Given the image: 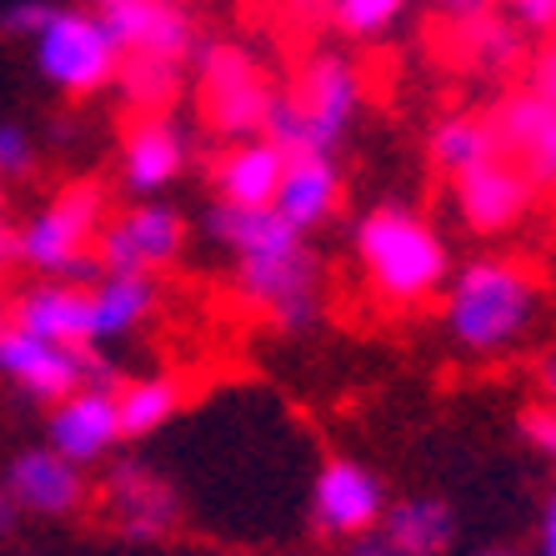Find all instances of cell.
I'll return each instance as SVG.
<instances>
[{"mask_svg":"<svg viewBox=\"0 0 556 556\" xmlns=\"http://www.w3.org/2000/svg\"><path fill=\"white\" fill-rule=\"evenodd\" d=\"M211 236L231 251L236 291L286 331H306L321 316V266L311 256L306 236L286 226L271 206H211Z\"/></svg>","mask_w":556,"mask_h":556,"instance_id":"1","label":"cell"},{"mask_svg":"<svg viewBox=\"0 0 556 556\" xmlns=\"http://www.w3.org/2000/svg\"><path fill=\"white\" fill-rule=\"evenodd\" d=\"M536 316H542V286L517 261H466L446 286V331L477 356L517 346Z\"/></svg>","mask_w":556,"mask_h":556,"instance_id":"2","label":"cell"},{"mask_svg":"<svg viewBox=\"0 0 556 556\" xmlns=\"http://www.w3.org/2000/svg\"><path fill=\"white\" fill-rule=\"evenodd\" d=\"M362 111V76L337 51H321L301 65V76L276 91L266 141L281 146V155H331L346 136V126Z\"/></svg>","mask_w":556,"mask_h":556,"instance_id":"3","label":"cell"},{"mask_svg":"<svg viewBox=\"0 0 556 556\" xmlns=\"http://www.w3.org/2000/svg\"><path fill=\"white\" fill-rule=\"evenodd\" d=\"M111 220V191L101 181H71L26 220L15 226V266L40 281L91 286L96 276V236Z\"/></svg>","mask_w":556,"mask_h":556,"instance_id":"4","label":"cell"},{"mask_svg":"<svg viewBox=\"0 0 556 556\" xmlns=\"http://www.w3.org/2000/svg\"><path fill=\"white\" fill-rule=\"evenodd\" d=\"M356 256L366 286L387 306H421L446 286V247L416 211L376 206L356 226Z\"/></svg>","mask_w":556,"mask_h":556,"instance_id":"5","label":"cell"},{"mask_svg":"<svg viewBox=\"0 0 556 556\" xmlns=\"http://www.w3.org/2000/svg\"><path fill=\"white\" fill-rule=\"evenodd\" d=\"M191 61H195V105H201V121L216 136H226V141L261 136L266 121H271L276 86L261 71L256 55H247L231 40H206V46L191 51Z\"/></svg>","mask_w":556,"mask_h":556,"instance_id":"6","label":"cell"},{"mask_svg":"<svg viewBox=\"0 0 556 556\" xmlns=\"http://www.w3.org/2000/svg\"><path fill=\"white\" fill-rule=\"evenodd\" d=\"M0 381H11L26 402L40 406H55L86 387L101 391L121 387L116 366L105 362L96 346H55V341H40L11 321L0 326Z\"/></svg>","mask_w":556,"mask_h":556,"instance_id":"7","label":"cell"},{"mask_svg":"<svg viewBox=\"0 0 556 556\" xmlns=\"http://www.w3.org/2000/svg\"><path fill=\"white\" fill-rule=\"evenodd\" d=\"M36 65L65 96H91L111 86L121 71V46L111 40L105 21L96 11H71V5H51L46 26L36 30Z\"/></svg>","mask_w":556,"mask_h":556,"instance_id":"8","label":"cell"},{"mask_svg":"<svg viewBox=\"0 0 556 556\" xmlns=\"http://www.w3.org/2000/svg\"><path fill=\"white\" fill-rule=\"evenodd\" d=\"M186 247L181 211L161 201H136L130 211L111 216L96 236V271L101 276H155Z\"/></svg>","mask_w":556,"mask_h":556,"instance_id":"9","label":"cell"},{"mask_svg":"<svg viewBox=\"0 0 556 556\" xmlns=\"http://www.w3.org/2000/svg\"><path fill=\"white\" fill-rule=\"evenodd\" d=\"M101 511L126 542L151 546V542H166L170 531H176L181 496H176V486L155 466L121 462V466H111V477L101 486Z\"/></svg>","mask_w":556,"mask_h":556,"instance_id":"10","label":"cell"},{"mask_svg":"<svg viewBox=\"0 0 556 556\" xmlns=\"http://www.w3.org/2000/svg\"><path fill=\"white\" fill-rule=\"evenodd\" d=\"M387 517V492L381 481L366 471L362 462H326L316 471V486H311V521L321 536H341V542H356L366 531L381 527Z\"/></svg>","mask_w":556,"mask_h":556,"instance_id":"11","label":"cell"},{"mask_svg":"<svg viewBox=\"0 0 556 556\" xmlns=\"http://www.w3.org/2000/svg\"><path fill=\"white\" fill-rule=\"evenodd\" d=\"M486 121H492L502 161H511L527 176L531 191H556V105L521 91L506 96Z\"/></svg>","mask_w":556,"mask_h":556,"instance_id":"12","label":"cell"},{"mask_svg":"<svg viewBox=\"0 0 556 556\" xmlns=\"http://www.w3.org/2000/svg\"><path fill=\"white\" fill-rule=\"evenodd\" d=\"M121 46V55H151V61H181L195 51V26L181 0H111L96 11Z\"/></svg>","mask_w":556,"mask_h":556,"instance_id":"13","label":"cell"},{"mask_svg":"<svg viewBox=\"0 0 556 556\" xmlns=\"http://www.w3.org/2000/svg\"><path fill=\"white\" fill-rule=\"evenodd\" d=\"M46 446L65 462H76L80 471L101 456H111L121 446V416H116V391L86 387L76 396L51 406V421H46Z\"/></svg>","mask_w":556,"mask_h":556,"instance_id":"14","label":"cell"},{"mask_svg":"<svg viewBox=\"0 0 556 556\" xmlns=\"http://www.w3.org/2000/svg\"><path fill=\"white\" fill-rule=\"evenodd\" d=\"M5 492H11V502L21 506V511L51 517V521L76 517L80 506L91 502L86 471H80L76 462L55 456L51 446H30V452L15 456L11 471H5Z\"/></svg>","mask_w":556,"mask_h":556,"instance_id":"15","label":"cell"},{"mask_svg":"<svg viewBox=\"0 0 556 556\" xmlns=\"http://www.w3.org/2000/svg\"><path fill=\"white\" fill-rule=\"evenodd\" d=\"M191 161V141L170 116H136L121 136V181L130 195L166 191Z\"/></svg>","mask_w":556,"mask_h":556,"instance_id":"16","label":"cell"},{"mask_svg":"<svg viewBox=\"0 0 556 556\" xmlns=\"http://www.w3.org/2000/svg\"><path fill=\"white\" fill-rule=\"evenodd\" d=\"M11 326L55 346H91V286L30 281L11 296Z\"/></svg>","mask_w":556,"mask_h":556,"instance_id":"17","label":"cell"},{"mask_svg":"<svg viewBox=\"0 0 556 556\" xmlns=\"http://www.w3.org/2000/svg\"><path fill=\"white\" fill-rule=\"evenodd\" d=\"M531 186L511 161L492 155L486 166H471L466 176H456V211L471 231H506L531 211Z\"/></svg>","mask_w":556,"mask_h":556,"instance_id":"18","label":"cell"},{"mask_svg":"<svg viewBox=\"0 0 556 556\" xmlns=\"http://www.w3.org/2000/svg\"><path fill=\"white\" fill-rule=\"evenodd\" d=\"M281 170H286L281 146H271L266 136H247V141H231L226 151L216 155V166H211V186H216L220 206L256 211V206H271L276 201Z\"/></svg>","mask_w":556,"mask_h":556,"instance_id":"19","label":"cell"},{"mask_svg":"<svg viewBox=\"0 0 556 556\" xmlns=\"http://www.w3.org/2000/svg\"><path fill=\"white\" fill-rule=\"evenodd\" d=\"M341 201V170L331 155H286V170H281V186H276V201L271 211L296 226L301 236L311 226H321Z\"/></svg>","mask_w":556,"mask_h":556,"instance_id":"20","label":"cell"},{"mask_svg":"<svg viewBox=\"0 0 556 556\" xmlns=\"http://www.w3.org/2000/svg\"><path fill=\"white\" fill-rule=\"evenodd\" d=\"M155 311V281L151 276H96L91 281V346L126 341L141 331Z\"/></svg>","mask_w":556,"mask_h":556,"instance_id":"21","label":"cell"},{"mask_svg":"<svg viewBox=\"0 0 556 556\" xmlns=\"http://www.w3.org/2000/svg\"><path fill=\"white\" fill-rule=\"evenodd\" d=\"M376 531L412 556H441L456 536V517L441 496H406V502L387 506V517H381Z\"/></svg>","mask_w":556,"mask_h":556,"instance_id":"22","label":"cell"},{"mask_svg":"<svg viewBox=\"0 0 556 556\" xmlns=\"http://www.w3.org/2000/svg\"><path fill=\"white\" fill-rule=\"evenodd\" d=\"M181 406V381L176 376H136L116 387V416H121V441L151 437L176 416Z\"/></svg>","mask_w":556,"mask_h":556,"instance_id":"23","label":"cell"},{"mask_svg":"<svg viewBox=\"0 0 556 556\" xmlns=\"http://www.w3.org/2000/svg\"><path fill=\"white\" fill-rule=\"evenodd\" d=\"M452 46L471 65H477V71H511V65L521 61L527 36H521L506 15L486 11V15H471V21H456V26H452Z\"/></svg>","mask_w":556,"mask_h":556,"instance_id":"24","label":"cell"},{"mask_svg":"<svg viewBox=\"0 0 556 556\" xmlns=\"http://www.w3.org/2000/svg\"><path fill=\"white\" fill-rule=\"evenodd\" d=\"M496 151V136H492V121L486 116H446L437 130H431V161L437 170L446 176H466L471 166H486Z\"/></svg>","mask_w":556,"mask_h":556,"instance_id":"25","label":"cell"},{"mask_svg":"<svg viewBox=\"0 0 556 556\" xmlns=\"http://www.w3.org/2000/svg\"><path fill=\"white\" fill-rule=\"evenodd\" d=\"M116 86L136 116H166V105L181 91V61H151V55H121Z\"/></svg>","mask_w":556,"mask_h":556,"instance_id":"26","label":"cell"},{"mask_svg":"<svg viewBox=\"0 0 556 556\" xmlns=\"http://www.w3.org/2000/svg\"><path fill=\"white\" fill-rule=\"evenodd\" d=\"M406 11V0H331V15L351 36H381Z\"/></svg>","mask_w":556,"mask_h":556,"instance_id":"27","label":"cell"},{"mask_svg":"<svg viewBox=\"0 0 556 556\" xmlns=\"http://www.w3.org/2000/svg\"><path fill=\"white\" fill-rule=\"evenodd\" d=\"M36 170V141H30L26 126H15V121H0V186L21 181Z\"/></svg>","mask_w":556,"mask_h":556,"instance_id":"28","label":"cell"},{"mask_svg":"<svg viewBox=\"0 0 556 556\" xmlns=\"http://www.w3.org/2000/svg\"><path fill=\"white\" fill-rule=\"evenodd\" d=\"M46 15H51V0H11L0 11V30L21 40H36V30L46 26Z\"/></svg>","mask_w":556,"mask_h":556,"instance_id":"29","label":"cell"},{"mask_svg":"<svg viewBox=\"0 0 556 556\" xmlns=\"http://www.w3.org/2000/svg\"><path fill=\"white\" fill-rule=\"evenodd\" d=\"M517 30H556V0H492Z\"/></svg>","mask_w":556,"mask_h":556,"instance_id":"30","label":"cell"},{"mask_svg":"<svg viewBox=\"0 0 556 556\" xmlns=\"http://www.w3.org/2000/svg\"><path fill=\"white\" fill-rule=\"evenodd\" d=\"M11 271H15V226L5 216V186H0V326L11 321Z\"/></svg>","mask_w":556,"mask_h":556,"instance_id":"31","label":"cell"},{"mask_svg":"<svg viewBox=\"0 0 556 556\" xmlns=\"http://www.w3.org/2000/svg\"><path fill=\"white\" fill-rule=\"evenodd\" d=\"M527 91L536 96V101L556 105V40L531 55V65H527Z\"/></svg>","mask_w":556,"mask_h":556,"instance_id":"32","label":"cell"},{"mask_svg":"<svg viewBox=\"0 0 556 556\" xmlns=\"http://www.w3.org/2000/svg\"><path fill=\"white\" fill-rule=\"evenodd\" d=\"M521 431H527V441L536 452H546L556 462V406H531V412H521Z\"/></svg>","mask_w":556,"mask_h":556,"instance_id":"33","label":"cell"},{"mask_svg":"<svg viewBox=\"0 0 556 556\" xmlns=\"http://www.w3.org/2000/svg\"><path fill=\"white\" fill-rule=\"evenodd\" d=\"M441 15H446V26H456V21H471V15H486L492 11V0H431Z\"/></svg>","mask_w":556,"mask_h":556,"instance_id":"34","label":"cell"},{"mask_svg":"<svg viewBox=\"0 0 556 556\" xmlns=\"http://www.w3.org/2000/svg\"><path fill=\"white\" fill-rule=\"evenodd\" d=\"M346 556H412V552H402L396 542H387L381 531H366V536H356V542H351Z\"/></svg>","mask_w":556,"mask_h":556,"instance_id":"35","label":"cell"},{"mask_svg":"<svg viewBox=\"0 0 556 556\" xmlns=\"http://www.w3.org/2000/svg\"><path fill=\"white\" fill-rule=\"evenodd\" d=\"M542 556H556V496H552V506H546V517H542Z\"/></svg>","mask_w":556,"mask_h":556,"instance_id":"36","label":"cell"},{"mask_svg":"<svg viewBox=\"0 0 556 556\" xmlns=\"http://www.w3.org/2000/svg\"><path fill=\"white\" fill-rule=\"evenodd\" d=\"M15 517H21V506H15L11 492L0 486V536H11V531H15Z\"/></svg>","mask_w":556,"mask_h":556,"instance_id":"37","label":"cell"},{"mask_svg":"<svg viewBox=\"0 0 556 556\" xmlns=\"http://www.w3.org/2000/svg\"><path fill=\"white\" fill-rule=\"evenodd\" d=\"M542 387H546V396H556V351L542 356Z\"/></svg>","mask_w":556,"mask_h":556,"instance_id":"38","label":"cell"},{"mask_svg":"<svg viewBox=\"0 0 556 556\" xmlns=\"http://www.w3.org/2000/svg\"><path fill=\"white\" fill-rule=\"evenodd\" d=\"M291 5H331V0H291Z\"/></svg>","mask_w":556,"mask_h":556,"instance_id":"39","label":"cell"},{"mask_svg":"<svg viewBox=\"0 0 556 556\" xmlns=\"http://www.w3.org/2000/svg\"><path fill=\"white\" fill-rule=\"evenodd\" d=\"M101 5H111V0H91V11H101Z\"/></svg>","mask_w":556,"mask_h":556,"instance_id":"40","label":"cell"},{"mask_svg":"<svg viewBox=\"0 0 556 556\" xmlns=\"http://www.w3.org/2000/svg\"><path fill=\"white\" fill-rule=\"evenodd\" d=\"M481 556H511V552H481Z\"/></svg>","mask_w":556,"mask_h":556,"instance_id":"41","label":"cell"}]
</instances>
